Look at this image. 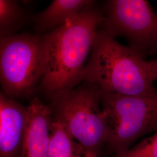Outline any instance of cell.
Masks as SVG:
<instances>
[{"label":"cell","mask_w":157,"mask_h":157,"mask_svg":"<svg viewBox=\"0 0 157 157\" xmlns=\"http://www.w3.org/2000/svg\"><path fill=\"white\" fill-rule=\"evenodd\" d=\"M95 4L84 9L61 27L43 34L45 67L40 89L51 101L81 82L104 15Z\"/></svg>","instance_id":"cell-1"},{"label":"cell","mask_w":157,"mask_h":157,"mask_svg":"<svg viewBox=\"0 0 157 157\" xmlns=\"http://www.w3.org/2000/svg\"><path fill=\"white\" fill-rule=\"evenodd\" d=\"M156 79L155 59L147 61L101 28L80 81L94 84L104 93L141 96L157 93L154 86Z\"/></svg>","instance_id":"cell-2"},{"label":"cell","mask_w":157,"mask_h":157,"mask_svg":"<svg viewBox=\"0 0 157 157\" xmlns=\"http://www.w3.org/2000/svg\"><path fill=\"white\" fill-rule=\"evenodd\" d=\"M100 90L86 82L51 101L52 118L64 124L86 152L97 154L107 143L108 128L100 102Z\"/></svg>","instance_id":"cell-3"},{"label":"cell","mask_w":157,"mask_h":157,"mask_svg":"<svg viewBox=\"0 0 157 157\" xmlns=\"http://www.w3.org/2000/svg\"><path fill=\"white\" fill-rule=\"evenodd\" d=\"M45 67L43 35L22 33L0 37L1 90L16 100L33 94Z\"/></svg>","instance_id":"cell-4"},{"label":"cell","mask_w":157,"mask_h":157,"mask_svg":"<svg viewBox=\"0 0 157 157\" xmlns=\"http://www.w3.org/2000/svg\"><path fill=\"white\" fill-rule=\"evenodd\" d=\"M100 102L108 128L107 143L117 154L141 137L157 132V93L132 96L101 91Z\"/></svg>","instance_id":"cell-5"},{"label":"cell","mask_w":157,"mask_h":157,"mask_svg":"<svg viewBox=\"0 0 157 157\" xmlns=\"http://www.w3.org/2000/svg\"><path fill=\"white\" fill-rule=\"evenodd\" d=\"M101 29L113 37H123L130 47L145 58L157 51V13L144 0L104 2Z\"/></svg>","instance_id":"cell-6"},{"label":"cell","mask_w":157,"mask_h":157,"mask_svg":"<svg viewBox=\"0 0 157 157\" xmlns=\"http://www.w3.org/2000/svg\"><path fill=\"white\" fill-rule=\"evenodd\" d=\"M28 114V106L0 91V157H20Z\"/></svg>","instance_id":"cell-7"},{"label":"cell","mask_w":157,"mask_h":157,"mask_svg":"<svg viewBox=\"0 0 157 157\" xmlns=\"http://www.w3.org/2000/svg\"><path fill=\"white\" fill-rule=\"evenodd\" d=\"M28 121L19 157H48L52 114L37 97L28 105Z\"/></svg>","instance_id":"cell-8"},{"label":"cell","mask_w":157,"mask_h":157,"mask_svg":"<svg viewBox=\"0 0 157 157\" xmlns=\"http://www.w3.org/2000/svg\"><path fill=\"white\" fill-rule=\"evenodd\" d=\"M95 2L91 0H53L44 11L32 17L34 29L40 34L51 32L61 27Z\"/></svg>","instance_id":"cell-9"},{"label":"cell","mask_w":157,"mask_h":157,"mask_svg":"<svg viewBox=\"0 0 157 157\" xmlns=\"http://www.w3.org/2000/svg\"><path fill=\"white\" fill-rule=\"evenodd\" d=\"M83 147L62 122L52 118L48 157H84Z\"/></svg>","instance_id":"cell-10"},{"label":"cell","mask_w":157,"mask_h":157,"mask_svg":"<svg viewBox=\"0 0 157 157\" xmlns=\"http://www.w3.org/2000/svg\"><path fill=\"white\" fill-rule=\"evenodd\" d=\"M27 17L18 1L0 0V37L16 34L26 23Z\"/></svg>","instance_id":"cell-11"},{"label":"cell","mask_w":157,"mask_h":157,"mask_svg":"<svg viewBox=\"0 0 157 157\" xmlns=\"http://www.w3.org/2000/svg\"><path fill=\"white\" fill-rule=\"evenodd\" d=\"M115 157H157V131L151 137L117 154Z\"/></svg>","instance_id":"cell-12"},{"label":"cell","mask_w":157,"mask_h":157,"mask_svg":"<svg viewBox=\"0 0 157 157\" xmlns=\"http://www.w3.org/2000/svg\"><path fill=\"white\" fill-rule=\"evenodd\" d=\"M85 157H98L97 154H95L90 152H86L85 154Z\"/></svg>","instance_id":"cell-13"},{"label":"cell","mask_w":157,"mask_h":157,"mask_svg":"<svg viewBox=\"0 0 157 157\" xmlns=\"http://www.w3.org/2000/svg\"><path fill=\"white\" fill-rule=\"evenodd\" d=\"M155 64H156V67H157V59H155Z\"/></svg>","instance_id":"cell-14"},{"label":"cell","mask_w":157,"mask_h":157,"mask_svg":"<svg viewBox=\"0 0 157 157\" xmlns=\"http://www.w3.org/2000/svg\"></svg>","instance_id":"cell-15"},{"label":"cell","mask_w":157,"mask_h":157,"mask_svg":"<svg viewBox=\"0 0 157 157\" xmlns=\"http://www.w3.org/2000/svg\"></svg>","instance_id":"cell-16"}]
</instances>
